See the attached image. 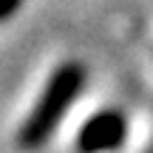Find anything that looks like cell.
Instances as JSON below:
<instances>
[{"label":"cell","instance_id":"6da1fadb","mask_svg":"<svg viewBox=\"0 0 153 153\" xmlns=\"http://www.w3.org/2000/svg\"><path fill=\"white\" fill-rule=\"evenodd\" d=\"M82 82H85V71H82V65H76V62H65V65H60L51 74L45 91L40 94L37 105L31 108L28 119L23 122L20 133H17L20 148L34 150V148L48 142L54 128L60 125V119L65 116V111L71 108V102L76 99Z\"/></svg>","mask_w":153,"mask_h":153},{"label":"cell","instance_id":"7a4b0ae2","mask_svg":"<svg viewBox=\"0 0 153 153\" xmlns=\"http://www.w3.org/2000/svg\"><path fill=\"white\" fill-rule=\"evenodd\" d=\"M125 133H128V122L119 111H99L79 128L76 148H79V153L116 150L125 142Z\"/></svg>","mask_w":153,"mask_h":153},{"label":"cell","instance_id":"3957f363","mask_svg":"<svg viewBox=\"0 0 153 153\" xmlns=\"http://www.w3.org/2000/svg\"><path fill=\"white\" fill-rule=\"evenodd\" d=\"M20 3L23 0H0V23L6 20V17H11L17 9H20Z\"/></svg>","mask_w":153,"mask_h":153}]
</instances>
